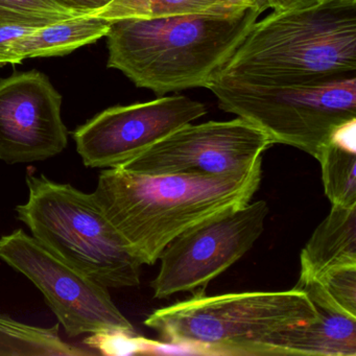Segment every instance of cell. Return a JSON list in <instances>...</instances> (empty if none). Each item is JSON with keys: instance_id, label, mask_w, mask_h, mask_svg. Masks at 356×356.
<instances>
[{"instance_id": "d6986e66", "label": "cell", "mask_w": 356, "mask_h": 356, "mask_svg": "<svg viewBox=\"0 0 356 356\" xmlns=\"http://www.w3.org/2000/svg\"><path fill=\"white\" fill-rule=\"evenodd\" d=\"M316 280L339 307L356 316V264L333 268Z\"/></svg>"}, {"instance_id": "5bb4252c", "label": "cell", "mask_w": 356, "mask_h": 356, "mask_svg": "<svg viewBox=\"0 0 356 356\" xmlns=\"http://www.w3.org/2000/svg\"><path fill=\"white\" fill-rule=\"evenodd\" d=\"M301 252L300 278L318 279L341 266L356 264V205H331Z\"/></svg>"}, {"instance_id": "52a82bcc", "label": "cell", "mask_w": 356, "mask_h": 356, "mask_svg": "<svg viewBox=\"0 0 356 356\" xmlns=\"http://www.w3.org/2000/svg\"><path fill=\"white\" fill-rule=\"evenodd\" d=\"M0 259L26 276L42 293L66 334L120 330L135 334L109 289L58 257L22 229L0 237Z\"/></svg>"}, {"instance_id": "277c9868", "label": "cell", "mask_w": 356, "mask_h": 356, "mask_svg": "<svg viewBox=\"0 0 356 356\" xmlns=\"http://www.w3.org/2000/svg\"><path fill=\"white\" fill-rule=\"evenodd\" d=\"M316 310L304 291H249L206 296L155 310L145 326L172 345L208 354L266 355L270 337L316 320Z\"/></svg>"}, {"instance_id": "9c48e42d", "label": "cell", "mask_w": 356, "mask_h": 356, "mask_svg": "<svg viewBox=\"0 0 356 356\" xmlns=\"http://www.w3.org/2000/svg\"><path fill=\"white\" fill-rule=\"evenodd\" d=\"M272 145L264 131L243 118L188 124L120 168L149 176L243 175L261 166Z\"/></svg>"}, {"instance_id": "8fae6325", "label": "cell", "mask_w": 356, "mask_h": 356, "mask_svg": "<svg viewBox=\"0 0 356 356\" xmlns=\"http://www.w3.org/2000/svg\"><path fill=\"white\" fill-rule=\"evenodd\" d=\"M62 97L41 72L0 80V160L32 163L55 157L67 147Z\"/></svg>"}, {"instance_id": "8992f818", "label": "cell", "mask_w": 356, "mask_h": 356, "mask_svg": "<svg viewBox=\"0 0 356 356\" xmlns=\"http://www.w3.org/2000/svg\"><path fill=\"white\" fill-rule=\"evenodd\" d=\"M207 89L220 109L251 122L274 145L320 157L339 129L356 120V74L285 86L213 79Z\"/></svg>"}, {"instance_id": "30bf717a", "label": "cell", "mask_w": 356, "mask_h": 356, "mask_svg": "<svg viewBox=\"0 0 356 356\" xmlns=\"http://www.w3.org/2000/svg\"><path fill=\"white\" fill-rule=\"evenodd\" d=\"M205 114L204 104L184 95L109 108L74 131L76 151L87 168H120Z\"/></svg>"}, {"instance_id": "4fadbf2b", "label": "cell", "mask_w": 356, "mask_h": 356, "mask_svg": "<svg viewBox=\"0 0 356 356\" xmlns=\"http://www.w3.org/2000/svg\"><path fill=\"white\" fill-rule=\"evenodd\" d=\"M111 22L97 16H81L32 28L0 47V66L22 60L72 53L107 36Z\"/></svg>"}, {"instance_id": "3957f363", "label": "cell", "mask_w": 356, "mask_h": 356, "mask_svg": "<svg viewBox=\"0 0 356 356\" xmlns=\"http://www.w3.org/2000/svg\"><path fill=\"white\" fill-rule=\"evenodd\" d=\"M356 72V7L322 3L256 20L213 79L264 86Z\"/></svg>"}, {"instance_id": "ba28073f", "label": "cell", "mask_w": 356, "mask_h": 356, "mask_svg": "<svg viewBox=\"0 0 356 356\" xmlns=\"http://www.w3.org/2000/svg\"><path fill=\"white\" fill-rule=\"evenodd\" d=\"M268 214V204L260 200L177 236L160 255L159 273L151 283L154 297L204 291L251 250L264 233Z\"/></svg>"}, {"instance_id": "e0dca14e", "label": "cell", "mask_w": 356, "mask_h": 356, "mask_svg": "<svg viewBox=\"0 0 356 356\" xmlns=\"http://www.w3.org/2000/svg\"><path fill=\"white\" fill-rule=\"evenodd\" d=\"M321 174L325 195L331 205H356L355 143L333 137L320 157Z\"/></svg>"}, {"instance_id": "7c38bea8", "label": "cell", "mask_w": 356, "mask_h": 356, "mask_svg": "<svg viewBox=\"0 0 356 356\" xmlns=\"http://www.w3.org/2000/svg\"><path fill=\"white\" fill-rule=\"evenodd\" d=\"M316 308V320L277 333L266 343V355H356V316L339 307L316 279L299 278Z\"/></svg>"}, {"instance_id": "7402d4cb", "label": "cell", "mask_w": 356, "mask_h": 356, "mask_svg": "<svg viewBox=\"0 0 356 356\" xmlns=\"http://www.w3.org/2000/svg\"><path fill=\"white\" fill-rule=\"evenodd\" d=\"M58 5L84 16H95L114 0H55Z\"/></svg>"}, {"instance_id": "5b68a950", "label": "cell", "mask_w": 356, "mask_h": 356, "mask_svg": "<svg viewBox=\"0 0 356 356\" xmlns=\"http://www.w3.org/2000/svg\"><path fill=\"white\" fill-rule=\"evenodd\" d=\"M26 185L28 202L18 205L16 213L33 237L108 289L139 285L143 264L131 253L92 193L31 172Z\"/></svg>"}, {"instance_id": "ac0fdd59", "label": "cell", "mask_w": 356, "mask_h": 356, "mask_svg": "<svg viewBox=\"0 0 356 356\" xmlns=\"http://www.w3.org/2000/svg\"><path fill=\"white\" fill-rule=\"evenodd\" d=\"M55 0H0V29L6 26H44L81 17Z\"/></svg>"}, {"instance_id": "6da1fadb", "label": "cell", "mask_w": 356, "mask_h": 356, "mask_svg": "<svg viewBox=\"0 0 356 356\" xmlns=\"http://www.w3.org/2000/svg\"><path fill=\"white\" fill-rule=\"evenodd\" d=\"M260 181L261 166L224 176H149L106 168L92 195L131 253L152 266L185 231L249 204Z\"/></svg>"}, {"instance_id": "9a60e30c", "label": "cell", "mask_w": 356, "mask_h": 356, "mask_svg": "<svg viewBox=\"0 0 356 356\" xmlns=\"http://www.w3.org/2000/svg\"><path fill=\"white\" fill-rule=\"evenodd\" d=\"M255 6L256 0H114L95 16L113 22L193 14L227 15Z\"/></svg>"}, {"instance_id": "ffe728a7", "label": "cell", "mask_w": 356, "mask_h": 356, "mask_svg": "<svg viewBox=\"0 0 356 356\" xmlns=\"http://www.w3.org/2000/svg\"><path fill=\"white\" fill-rule=\"evenodd\" d=\"M83 343L97 353L107 356L145 354L147 348V339L120 330L92 333Z\"/></svg>"}, {"instance_id": "7a4b0ae2", "label": "cell", "mask_w": 356, "mask_h": 356, "mask_svg": "<svg viewBox=\"0 0 356 356\" xmlns=\"http://www.w3.org/2000/svg\"><path fill=\"white\" fill-rule=\"evenodd\" d=\"M262 12L120 19L108 32V67L156 95L207 88Z\"/></svg>"}, {"instance_id": "603a6c76", "label": "cell", "mask_w": 356, "mask_h": 356, "mask_svg": "<svg viewBox=\"0 0 356 356\" xmlns=\"http://www.w3.org/2000/svg\"><path fill=\"white\" fill-rule=\"evenodd\" d=\"M323 3L337 7H356V0H323Z\"/></svg>"}, {"instance_id": "2e32d148", "label": "cell", "mask_w": 356, "mask_h": 356, "mask_svg": "<svg viewBox=\"0 0 356 356\" xmlns=\"http://www.w3.org/2000/svg\"><path fill=\"white\" fill-rule=\"evenodd\" d=\"M60 324L34 326L0 314V356H92L93 350L66 343L59 334Z\"/></svg>"}, {"instance_id": "44dd1931", "label": "cell", "mask_w": 356, "mask_h": 356, "mask_svg": "<svg viewBox=\"0 0 356 356\" xmlns=\"http://www.w3.org/2000/svg\"><path fill=\"white\" fill-rule=\"evenodd\" d=\"M256 3L264 13L268 9H272L274 12L308 9L321 5L323 0H256Z\"/></svg>"}]
</instances>
